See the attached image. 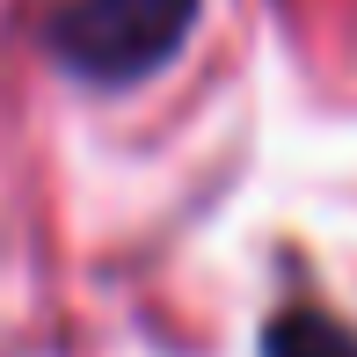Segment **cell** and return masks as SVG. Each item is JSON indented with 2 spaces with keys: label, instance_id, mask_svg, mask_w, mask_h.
Masks as SVG:
<instances>
[{
  "label": "cell",
  "instance_id": "1",
  "mask_svg": "<svg viewBox=\"0 0 357 357\" xmlns=\"http://www.w3.org/2000/svg\"><path fill=\"white\" fill-rule=\"evenodd\" d=\"M204 0H66L44 22V52L80 88H146L190 52Z\"/></svg>",
  "mask_w": 357,
  "mask_h": 357
},
{
  "label": "cell",
  "instance_id": "2",
  "mask_svg": "<svg viewBox=\"0 0 357 357\" xmlns=\"http://www.w3.org/2000/svg\"><path fill=\"white\" fill-rule=\"evenodd\" d=\"M263 357H357V328L314 299H284L263 321Z\"/></svg>",
  "mask_w": 357,
  "mask_h": 357
}]
</instances>
